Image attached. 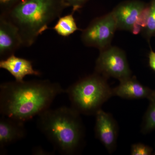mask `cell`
I'll list each match as a JSON object with an SVG mask.
<instances>
[{"mask_svg":"<svg viewBox=\"0 0 155 155\" xmlns=\"http://www.w3.org/2000/svg\"><path fill=\"white\" fill-rule=\"evenodd\" d=\"M64 93L59 84L48 80L4 82L0 85V113L25 123L50 109Z\"/></svg>","mask_w":155,"mask_h":155,"instance_id":"obj_1","label":"cell"},{"mask_svg":"<svg viewBox=\"0 0 155 155\" xmlns=\"http://www.w3.org/2000/svg\"><path fill=\"white\" fill-rule=\"evenodd\" d=\"M80 115L71 107L49 109L38 116L37 126L59 153L74 155L81 147L84 137Z\"/></svg>","mask_w":155,"mask_h":155,"instance_id":"obj_2","label":"cell"},{"mask_svg":"<svg viewBox=\"0 0 155 155\" xmlns=\"http://www.w3.org/2000/svg\"><path fill=\"white\" fill-rule=\"evenodd\" d=\"M67 8L62 0H21L3 14L18 28L22 46L29 47Z\"/></svg>","mask_w":155,"mask_h":155,"instance_id":"obj_3","label":"cell"},{"mask_svg":"<svg viewBox=\"0 0 155 155\" xmlns=\"http://www.w3.org/2000/svg\"><path fill=\"white\" fill-rule=\"evenodd\" d=\"M107 78L94 72L69 86L68 94L71 107L80 114L95 115L104 103L114 96Z\"/></svg>","mask_w":155,"mask_h":155,"instance_id":"obj_4","label":"cell"},{"mask_svg":"<svg viewBox=\"0 0 155 155\" xmlns=\"http://www.w3.org/2000/svg\"><path fill=\"white\" fill-rule=\"evenodd\" d=\"M100 51L94 72L107 79L114 78L119 81L132 76L126 54L123 50L110 45Z\"/></svg>","mask_w":155,"mask_h":155,"instance_id":"obj_5","label":"cell"},{"mask_svg":"<svg viewBox=\"0 0 155 155\" xmlns=\"http://www.w3.org/2000/svg\"><path fill=\"white\" fill-rule=\"evenodd\" d=\"M117 24L112 12L94 19L82 30L81 40L84 45L101 51L111 45Z\"/></svg>","mask_w":155,"mask_h":155,"instance_id":"obj_6","label":"cell"},{"mask_svg":"<svg viewBox=\"0 0 155 155\" xmlns=\"http://www.w3.org/2000/svg\"><path fill=\"white\" fill-rule=\"evenodd\" d=\"M94 130L96 137L107 151L112 153L116 150L119 133L116 120L110 114L99 110L95 114Z\"/></svg>","mask_w":155,"mask_h":155,"instance_id":"obj_7","label":"cell"},{"mask_svg":"<svg viewBox=\"0 0 155 155\" xmlns=\"http://www.w3.org/2000/svg\"><path fill=\"white\" fill-rule=\"evenodd\" d=\"M22 46L18 28L3 14H0V58L5 59Z\"/></svg>","mask_w":155,"mask_h":155,"instance_id":"obj_8","label":"cell"},{"mask_svg":"<svg viewBox=\"0 0 155 155\" xmlns=\"http://www.w3.org/2000/svg\"><path fill=\"white\" fill-rule=\"evenodd\" d=\"M147 4L140 0H128L117 5L111 11L116 20L117 29L130 31L139 15Z\"/></svg>","mask_w":155,"mask_h":155,"instance_id":"obj_9","label":"cell"},{"mask_svg":"<svg viewBox=\"0 0 155 155\" xmlns=\"http://www.w3.org/2000/svg\"><path fill=\"white\" fill-rule=\"evenodd\" d=\"M114 96L123 99L149 101L155 95V91L141 84L135 76L120 81L119 85L113 89Z\"/></svg>","mask_w":155,"mask_h":155,"instance_id":"obj_10","label":"cell"},{"mask_svg":"<svg viewBox=\"0 0 155 155\" xmlns=\"http://www.w3.org/2000/svg\"><path fill=\"white\" fill-rule=\"evenodd\" d=\"M24 122L2 115L0 118V150L25 138L27 131Z\"/></svg>","mask_w":155,"mask_h":155,"instance_id":"obj_11","label":"cell"},{"mask_svg":"<svg viewBox=\"0 0 155 155\" xmlns=\"http://www.w3.org/2000/svg\"><path fill=\"white\" fill-rule=\"evenodd\" d=\"M0 68L7 70L17 81H23L26 75L39 76L40 72L33 68L32 62L27 59L12 54L1 60Z\"/></svg>","mask_w":155,"mask_h":155,"instance_id":"obj_12","label":"cell"},{"mask_svg":"<svg viewBox=\"0 0 155 155\" xmlns=\"http://www.w3.org/2000/svg\"><path fill=\"white\" fill-rule=\"evenodd\" d=\"M74 13L67 14L58 18V21L53 29L60 36L67 37L74 33L78 30H81L78 28L75 18Z\"/></svg>","mask_w":155,"mask_h":155,"instance_id":"obj_13","label":"cell"},{"mask_svg":"<svg viewBox=\"0 0 155 155\" xmlns=\"http://www.w3.org/2000/svg\"><path fill=\"white\" fill-rule=\"evenodd\" d=\"M149 101L142 122L141 131L143 134H147L155 130V95Z\"/></svg>","mask_w":155,"mask_h":155,"instance_id":"obj_14","label":"cell"},{"mask_svg":"<svg viewBox=\"0 0 155 155\" xmlns=\"http://www.w3.org/2000/svg\"><path fill=\"white\" fill-rule=\"evenodd\" d=\"M149 4L150 13L146 26L143 29V36L150 41L153 37H155V0H151Z\"/></svg>","mask_w":155,"mask_h":155,"instance_id":"obj_15","label":"cell"},{"mask_svg":"<svg viewBox=\"0 0 155 155\" xmlns=\"http://www.w3.org/2000/svg\"><path fill=\"white\" fill-rule=\"evenodd\" d=\"M153 153L152 147L143 143H134L131 145L130 148V155H150Z\"/></svg>","mask_w":155,"mask_h":155,"instance_id":"obj_16","label":"cell"},{"mask_svg":"<svg viewBox=\"0 0 155 155\" xmlns=\"http://www.w3.org/2000/svg\"><path fill=\"white\" fill-rule=\"evenodd\" d=\"M88 0H62L67 7H71L72 8V12L75 13L81 9Z\"/></svg>","mask_w":155,"mask_h":155,"instance_id":"obj_17","label":"cell"},{"mask_svg":"<svg viewBox=\"0 0 155 155\" xmlns=\"http://www.w3.org/2000/svg\"><path fill=\"white\" fill-rule=\"evenodd\" d=\"M150 13L149 4H148L145 8L139 15L136 22L144 28L146 26Z\"/></svg>","mask_w":155,"mask_h":155,"instance_id":"obj_18","label":"cell"},{"mask_svg":"<svg viewBox=\"0 0 155 155\" xmlns=\"http://www.w3.org/2000/svg\"><path fill=\"white\" fill-rule=\"evenodd\" d=\"M21 1V0H0L1 14L7 13Z\"/></svg>","mask_w":155,"mask_h":155,"instance_id":"obj_19","label":"cell"},{"mask_svg":"<svg viewBox=\"0 0 155 155\" xmlns=\"http://www.w3.org/2000/svg\"><path fill=\"white\" fill-rule=\"evenodd\" d=\"M148 58L150 67L155 72V52L151 49L149 54Z\"/></svg>","mask_w":155,"mask_h":155,"instance_id":"obj_20","label":"cell"},{"mask_svg":"<svg viewBox=\"0 0 155 155\" xmlns=\"http://www.w3.org/2000/svg\"><path fill=\"white\" fill-rule=\"evenodd\" d=\"M143 29V28H142L141 25L138 24L137 22H135L132 26L130 32H131L134 35H137L140 32L141 33Z\"/></svg>","mask_w":155,"mask_h":155,"instance_id":"obj_21","label":"cell"},{"mask_svg":"<svg viewBox=\"0 0 155 155\" xmlns=\"http://www.w3.org/2000/svg\"><path fill=\"white\" fill-rule=\"evenodd\" d=\"M153 153H154V154L155 155V151L154 152H153Z\"/></svg>","mask_w":155,"mask_h":155,"instance_id":"obj_22","label":"cell"}]
</instances>
